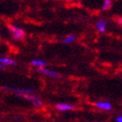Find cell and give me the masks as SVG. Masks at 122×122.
<instances>
[{
	"label": "cell",
	"mask_w": 122,
	"mask_h": 122,
	"mask_svg": "<svg viewBox=\"0 0 122 122\" xmlns=\"http://www.w3.org/2000/svg\"><path fill=\"white\" fill-rule=\"evenodd\" d=\"M38 71L42 75H45L47 76H50V77H54V78H61V75L59 72L55 71L53 70H50V69H47V68H39L38 69Z\"/></svg>",
	"instance_id": "cell-3"
},
{
	"label": "cell",
	"mask_w": 122,
	"mask_h": 122,
	"mask_svg": "<svg viewBox=\"0 0 122 122\" xmlns=\"http://www.w3.org/2000/svg\"><path fill=\"white\" fill-rule=\"evenodd\" d=\"M76 39V36L74 35V34H71V35H68L66 36V37L63 39V43L64 44H71V43H74Z\"/></svg>",
	"instance_id": "cell-10"
},
{
	"label": "cell",
	"mask_w": 122,
	"mask_h": 122,
	"mask_svg": "<svg viewBox=\"0 0 122 122\" xmlns=\"http://www.w3.org/2000/svg\"><path fill=\"white\" fill-rule=\"evenodd\" d=\"M108 22L104 19H100L96 22V29L99 33H105L107 31Z\"/></svg>",
	"instance_id": "cell-5"
},
{
	"label": "cell",
	"mask_w": 122,
	"mask_h": 122,
	"mask_svg": "<svg viewBox=\"0 0 122 122\" xmlns=\"http://www.w3.org/2000/svg\"><path fill=\"white\" fill-rule=\"evenodd\" d=\"M95 107L103 110H110L112 109V104L109 101H97L95 102Z\"/></svg>",
	"instance_id": "cell-6"
},
{
	"label": "cell",
	"mask_w": 122,
	"mask_h": 122,
	"mask_svg": "<svg viewBox=\"0 0 122 122\" xmlns=\"http://www.w3.org/2000/svg\"><path fill=\"white\" fill-rule=\"evenodd\" d=\"M115 120H116V122H122V116H121V115H119V116L116 117V119H115Z\"/></svg>",
	"instance_id": "cell-12"
},
{
	"label": "cell",
	"mask_w": 122,
	"mask_h": 122,
	"mask_svg": "<svg viewBox=\"0 0 122 122\" xmlns=\"http://www.w3.org/2000/svg\"><path fill=\"white\" fill-rule=\"evenodd\" d=\"M3 69H5V66H3L2 65H0V70H3Z\"/></svg>",
	"instance_id": "cell-13"
},
{
	"label": "cell",
	"mask_w": 122,
	"mask_h": 122,
	"mask_svg": "<svg viewBox=\"0 0 122 122\" xmlns=\"http://www.w3.org/2000/svg\"><path fill=\"white\" fill-rule=\"evenodd\" d=\"M19 97H24V98H27L28 100H30L33 105L37 106V107H40L43 105V100L40 98V97L36 96V95H33V94H17Z\"/></svg>",
	"instance_id": "cell-2"
},
{
	"label": "cell",
	"mask_w": 122,
	"mask_h": 122,
	"mask_svg": "<svg viewBox=\"0 0 122 122\" xmlns=\"http://www.w3.org/2000/svg\"><path fill=\"white\" fill-rule=\"evenodd\" d=\"M113 5L112 0H103L102 2V6H101V9L102 10H109Z\"/></svg>",
	"instance_id": "cell-11"
},
{
	"label": "cell",
	"mask_w": 122,
	"mask_h": 122,
	"mask_svg": "<svg viewBox=\"0 0 122 122\" xmlns=\"http://www.w3.org/2000/svg\"><path fill=\"white\" fill-rule=\"evenodd\" d=\"M0 38H1V34H0Z\"/></svg>",
	"instance_id": "cell-14"
},
{
	"label": "cell",
	"mask_w": 122,
	"mask_h": 122,
	"mask_svg": "<svg viewBox=\"0 0 122 122\" xmlns=\"http://www.w3.org/2000/svg\"><path fill=\"white\" fill-rule=\"evenodd\" d=\"M56 107L60 111H69V110H72L75 108L71 104H69V103H59Z\"/></svg>",
	"instance_id": "cell-8"
},
{
	"label": "cell",
	"mask_w": 122,
	"mask_h": 122,
	"mask_svg": "<svg viewBox=\"0 0 122 122\" xmlns=\"http://www.w3.org/2000/svg\"><path fill=\"white\" fill-rule=\"evenodd\" d=\"M16 61L13 59H10L8 57H0V65H2L3 66H16Z\"/></svg>",
	"instance_id": "cell-7"
},
{
	"label": "cell",
	"mask_w": 122,
	"mask_h": 122,
	"mask_svg": "<svg viewBox=\"0 0 122 122\" xmlns=\"http://www.w3.org/2000/svg\"><path fill=\"white\" fill-rule=\"evenodd\" d=\"M31 65L34 66H37V68H45L47 66V62L46 61H43V60H40V59H35L31 62Z\"/></svg>",
	"instance_id": "cell-9"
},
{
	"label": "cell",
	"mask_w": 122,
	"mask_h": 122,
	"mask_svg": "<svg viewBox=\"0 0 122 122\" xmlns=\"http://www.w3.org/2000/svg\"><path fill=\"white\" fill-rule=\"evenodd\" d=\"M8 90L17 92V94H32L35 92L33 88H20V87H6Z\"/></svg>",
	"instance_id": "cell-4"
},
{
	"label": "cell",
	"mask_w": 122,
	"mask_h": 122,
	"mask_svg": "<svg viewBox=\"0 0 122 122\" xmlns=\"http://www.w3.org/2000/svg\"><path fill=\"white\" fill-rule=\"evenodd\" d=\"M9 30L11 32V35L13 36V38L17 41L22 40L25 37V31L19 26L14 25V24H10L9 25Z\"/></svg>",
	"instance_id": "cell-1"
}]
</instances>
